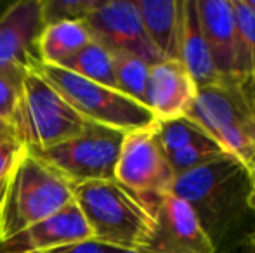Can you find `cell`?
Listing matches in <instances>:
<instances>
[{
  "label": "cell",
  "instance_id": "9",
  "mask_svg": "<svg viewBox=\"0 0 255 253\" xmlns=\"http://www.w3.org/2000/svg\"><path fill=\"white\" fill-rule=\"evenodd\" d=\"M84 21L92 40L111 54L137 56L151 66L163 61L146 37L134 0H99Z\"/></svg>",
  "mask_w": 255,
  "mask_h": 253
},
{
  "label": "cell",
  "instance_id": "22",
  "mask_svg": "<svg viewBox=\"0 0 255 253\" xmlns=\"http://www.w3.org/2000/svg\"><path fill=\"white\" fill-rule=\"evenodd\" d=\"M221 155H224V153L215 142H205V144L189 146V148L181 149V151L174 153V155H168L167 160L175 179L177 175H182V173L189 172V170L207 165V163L219 158Z\"/></svg>",
  "mask_w": 255,
  "mask_h": 253
},
{
  "label": "cell",
  "instance_id": "25",
  "mask_svg": "<svg viewBox=\"0 0 255 253\" xmlns=\"http://www.w3.org/2000/svg\"><path fill=\"white\" fill-rule=\"evenodd\" d=\"M24 151H26V148L16 137L0 142V182L9 179V175L12 173L14 167L17 165Z\"/></svg>",
  "mask_w": 255,
  "mask_h": 253
},
{
  "label": "cell",
  "instance_id": "2",
  "mask_svg": "<svg viewBox=\"0 0 255 253\" xmlns=\"http://www.w3.org/2000/svg\"><path fill=\"white\" fill-rule=\"evenodd\" d=\"M186 116L255 177V99L238 80L198 87Z\"/></svg>",
  "mask_w": 255,
  "mask_h": 253
},
{
  "label": "cell",
  "instance_id": "14",
  "mask_svg": "<svg viewBox=\"0 0 255 253\" xmlns=\"http://www.w3.org/2000/svg\"><path fill=\"white\" fill-rule=\"evenodd\" d=\"M196 12L219 78L236 80L238 23L233 0H196Z\"/></svg>",
  "mask_w": 255,
  "mask_h": 253
},
{
  "label": "cell",
  "instance_id": "26",
  "mask_svg": "<svg viewBox=\"0 0 255 253\" xmlns=\"http://www.w3.org/2000/svg\"><path fill=\"white\" fill-rule=\"evenodd\" d=\"M118 248L110 247V245L99 243L96 240L82 241V243L71 245V247L57 248V250H51L49 253H117Z\"/></svg>",
  "mask_w": 255,
  "mask_h": 253
},
{
  "label": "cell",
  "instance_id": "16",
  "mask_svg": "<svg viewBox=\"0 0 255 253\" xmlns=\"http://www.w3.org/2000/svg\"><path fill=\"white\" fill-rule=\"evenodd\" d=\"M146 37L161 59L179 61L181 0H134Z\"/></svg>",
  "mask_w": 255,
  "mask_h": 253
},
{
  "label": "cell",
  "instance_id": "10",
  "mask_svg": "<svg viewBox=\"0 0 255 253\" xmlns=\"http://www.w3.org/2000/svg\"><path fill=\"white\" fill-rule=\"evenodd\" d=\"M44 26L42 0H17L0 12V71L23 77L38 63L37 44Z\"/></svg>",
  "mask_w": 255,
  "mask_h": 253
},
{
  "label": "cell",
  "instance_id": "13",
  "mask_svg": "<svg viewBox=\"0 0 255 253\" xmlns=\"http://www.w3.org/2000/svg\"><path fill=\"white\" fill-rule=\"evenodd\" d=\"M198 94V85L177 59H163L149 70L146 85V108L156 122L186 116Z\"/></svg>",
  "mask_w": 255,
  "mask_h": 253
},
{
  "label": "cell",
  "instance_id": "31",
  "mask_svg": "<svg viewBox=\"0 0 255 253\" xmlns=\"http://www.w3.org/2000/svg\"><path fill=\"white\" fill-rule=\"evenodd\" d=\"M252 210L255 213V177H254V191H252Z\"/></svg>",
  "mask_w": 255,
  "mask_h": 253
},
{
  "label": "cell",
  "instance_id": "3",
  "mask_svg": "<svg viewBox=\"0 0 255 253\" xmlns=\"http://www.w3.org/2000/svg\"><path fill=\"white\" fill-rule=\"evenodd\" d=\"M92 240L122 250H139L153 227V212L117 180H94L73 189Z\"/></svg>",
  "mask_w": 255,
  "mask_h": 253
},
{
  "label": "cell",
  "instance_id": "28",
  "mask_svg": "<svg viewBox=\"0 0 255 253\" xmlns=\"http://www.w3.org/2000/svg\"><path fill=\"white\" fill-rule=\"evenodd\" d=\"M236 253H255V231L243 241Z\"/></svg>",
  "mask_w": 255,
  "mask_h": 253
},
{
  "label": "cell",
  "instance_id": "20",
  "mask_svg": "<svg viewBox=\"0 0 255 253\" xmlns=\"http://www.w3.org/2000/svg\"><path fill=\"white\" fill-rule=\"evenodd\" d=\"M151 64L130 54H113V71L117 90L146 106V85H148Z\"/></svg>",
  "mask_w": 255,
  "mask_h": 253
},
{
  "label": "cell",
  "instance_id": "29",
  "mask_svg": "<svg viewBox=\"0 0 255 253\" xmlns=\"http://www.w3.org/2000/svg\"><path fill=\"white\" fill-rule=\"evenodd\" d=\"M7 180L9 179H5V180L0 182V213H2V203H3V196H5V189H7Z\"/></svg>",
  "mask_w": 255,
  "mask_h": 253
},
{
  "label": "cell",
  "instance_id": "5",
  "mask_svg": "<svg viewBox=\"0 0 255 253\" xmlns=\"http://www.w3.org/2000/svg\"><path fill=\"white\" fill-rule=\"evenodd\" d=\"M85 123L37 70L30 68L24 73L10 125L28 151L61 144L80 134Z\"/></svg>",
  "mask_w": 255,
  "mask_h": 253
},
{
  "label": "cell",
  "instance_id": "33",
  "mask_svg": "<svg viewBox=\"0 0 255 253\" xmlns=\"http://www.w3.org/2000/svg\"><path fill=\"white\" fill-rule=\"evenodd\" d=\"M0 253H9V252H5V250H3V248H2V245H0ZM42 253H49V252H42Z\"/></svg>",
  "mask_w": 255,
  "mask_h": 253
},
{
  "label": "cell",
  "instance_id": "21",
  "mask_svg": "<svg viewBox=\"0 0 255 253\" xmlns=\"http://www.w3.org/2000/svg\"><path fill=\"white\" fill-rule=\"evenodd\" d=\"M154 128H156L160 144L167 156L174 155V153L181 151L184 148H189V146L214 142L207 135V132L188 116L167 120V122H156Z\"/></svg>",
  "mask_w": 255,
  "mask_h": 253
},
{
  "label": "cell",
  "instance_id": "12",
  "mask_svg": "<svg viewBox=\"0 0 255 253\" xmlns=\"http://www.w3.org/2000/svg\"><path fill=\"white\" fill-rule=\"evenodd\" d=\"M89 240H92L91 229L73 201L0 245L9 253H42Z\"/></svg>",
  "mask_w": 255,
  "mask_h": 253
},
{
  "label": "cell",
  "instance_id": "17",
  "mask_svg": "<svg viewBox=\"0 0 255 253\" xmlns=\"http://www.w3.org/2000/svg\"><path fill=\"white\" fill-rule=\"evenodd\" d=\"M89 42L92 37L84 19L45 24L37 44L38 63L61 68Z\"/></svg>",
  "mask_w": 255,
  "mask_h": 253
},
{
  "label": "cell",
  "instance_id": "27",
  "mask_svg": "<svg viewBox=\"0 0 255 253\" xmlns=\"http://www.w3.org/2000/svg\"><path fill=\"white\" fill-rule=\"evenodd\" d=\"M12 137H16L12 125H10L7 120H3L2 116H0V142L7 141V139H12Z\"/></svg>",
  "mask_w": 255,
  "mask_h": 253
},
{
  "label": "cell",
  "instance_id": "32",
  "mask_svg": "<svg viewBox=\"0 0 255 253\" xmlns=\"http://www.w3.org/2000/svg\"><path fill=\"white\" fill-rule=\"evenodd\" d=\"M117 253H139L137 250H122V248H118Z\"/></svg>",
  "mask_w": 255,
  "mask_h": 253
},
{
  "label": "cell",
  "instance_id": "4",
  "mask_svg": "<svg viewBox=\"0 0 255 253\" xmlns=\"http://www.w3.org/2000/svg\"><path fill=\"white\" fill-rule=\"evenodd\" d=\"M73 189L70 180L26 149L7 180L0 243L73 203Z\"/></svg>",
  "mask_w": 255,
  "mask_h": 253
},
{
  "label": "cell",
  "instance_id": "19",
  "mask_svg": "<svg viewBox=\"0 0 255 253\" xmlns=\"http://www.w3.org/2000/svg\"><path fill=\"white\" fill-rule=\"evenodd\" d=\"M61 68L85 78V80L117 88L113 71V54L94 40L89 42L80 52H77Z\"/></svg>",
  "mask_w": 255,
  "mask_h": 253
},
{
  "label": "cell",
  "instance_id": "6",
  "mask_svg": "<svg viewBox=\"0 0 255 253\" xmlns=\"http://www.w3.org/2000/svg\"><path fill=\"white\" fill-rule=\"evenodd\" d=\"M37 70L64 97V101L85 120L122 132H134L156 123V118L146 106L134 101L120 90L96 82L85 80L59 66L35 63Z\"/></svg>",
  "mask_w": 255,
  "mask_h": 253
},
{
  "label": "cell",
  "instance_id": "7",
  "mask_svg": "<svg viewBox=\"0 0 255 253\" xmlns=\"http://www.w3.org/2000/svg\"><path fill=\"white\" fill-rule=\"evenodd\" d=\"M125 132L87 122L84 130L52 148L30 151L73 186L113 180Z\"/></svg>",
  "mask_w": 255,
  "mask_h": 253
},
{
  "label": "cell",
  "instance_id": "1",
  "mask_svg": "<svg viewBox=\"0 0 255 253\" xmlns=\"http://www.w3.org/2000/svg\"><path fill=\"white\" fill-rule=\"evenodd\" d=\"M254 175L229 155L177 175L172 194L193 210L215 253H236L255 231Z\"/></svg>",
  "mask_w": 255,
  "mask_h": 253
},
{
  "label": "cell",
  "instance_id": "24",
  "mask_svg": "<svg viewBox=\"0 0 255 253\" xmlns=\"http://www.w3.org/2000/svg\"><path fill=\"white\" fill-rule=\"evenodd\" d=\"M23 77H16V75L0 71V116L9 123L12 122L14 108H16Z\"/></svg>",
  "mask_w": 255,
  "mask_h": 253
},
{
  "label": "cell",
  "instance_id": "30",
  "mask_svg": "<svg viewBox=\"0 0 255 253\" xmlns=\"http://www.w3.org/2000/svg\"><path fill=\"white\" fill-rule=\"evenodd\" d=\"M243 3H245V5L255 14V0H243Z\"/></svg>",
  "mask_w": 255,
  "mask_h": 253
},
{
  "label": "cell",
  "instance_id": "15",
  "mask_svg": "<svg viewBox=\"0 0 255 253\" xmlns=\"http://www.w3.org/2000/svg\"><path fill=\"white\" fill-rule=\"evenodd\" d=\"M179 61L186 66L198 87L219 82L212 64L196 12V0H181V31H179Z\"/></svg>",
  "mask_w": 255,
  "mask_h": 253
},
{
  "label": "cell",
  "instance_id": "8",
  "mask_svg": "<svg viewBox=\"0 0 255 253\" xmlns=\"http://www.w3.org/2000/svg\"><path fill=\"white\" fill-rule=\"evenodd\" d=\"M115 180L139 196L151 212L161 199L172 194L174 172L154 125L125 134L115 169Z\"/></svg>",
  "mask_w": 255,
  "mask_h": 253
},
{
  "label": "cell",
  "instance_id": "18",
  "mask_svg": "<svg viewBox=\"0 0 255 253\" xmlns=\"http://www.w3.org/2000/svg\"><path fill=\"white\" fill-rule=\"evenodd\" d=\"M238 23V51H236V80L255 99V14L243 3L233 0Z\"/></svg>",
  "mask_w": 255,
  "mask_h": 253
},
{
  "label": "cell",
  "instance_id": "11",
  "mask_svg": "<svg viewBox=\"0 0 255 253\" xmlns=\"http://www.w3.org/2000/svg\"><path fill=\"white\" fill-rule=\"evenodd\" d=\"M139 253H215L193 210L174 194L153 212V227Z\"/></svg>",
  "mask_w": 255,
  "mask_h": 253
},
{
  "label": "cell",
  "instance_id": "23",
  "mask_svg": "<svg viewBox=\"0 0 255 253\" xmlns=\"http://www.w3.org/2000/svg\"><path fill=\"white\" fill-rule=\"evenodd\" d=\"M98 3L99 0H42L44 24L85 19Z\"/></svg>",
  "mask_w": 255,
  "mask_h": 253
}]
</instances>
